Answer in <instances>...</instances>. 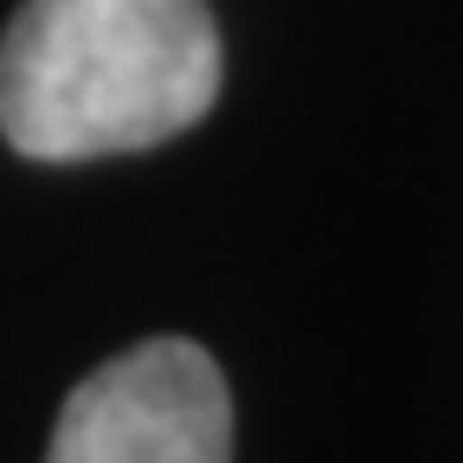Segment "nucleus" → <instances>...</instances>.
Returning <instances> with one entry per match:
<instances>
[{"instance_id":"nucleus-1","label":"nucleus","mask_w":463,"mask_h":463,"mask_svg":"<svg viewBox=\"0 0 463 463\" xmlns=\"http://www.w3.org/2000/svg\"><path fill=\"white\" fill-rule=\"evenodd\" d=\"M225 52L206 0H26L0 39V136L26 161H97L187 136Z\"/></svg>"},{"instance_id":"nucleus-2","label":"nucleus","mask_w":463,"mask_h":463,"mask_svg":"<svg viewBox=\"0 0 463 463\" xmlns=\"http://www.w3.org/2000/svg\"><path fill=\"white\" fill-rule=\"evenodd\" d=\"M45 463H232V392L200 341L161 335L71 386Z\"/></svg>"}]
</instances>
